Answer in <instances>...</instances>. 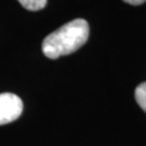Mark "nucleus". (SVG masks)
<instances>
[{"mask_svg": "<svg viewBox=\"0 0 146 146\" xmlns=\"http://www.w3.org/2000/svg\"><path fill=\"white\" fill-rule=\"evenodd\" d=\"M88 38V22L76 19L48 35L42 41V52L47 58L55 60L77 51L87 42Z\"/></svg>", "mask_w": 146, "mask_h": 146, "instance_id": "nucleus-1", "label": "nucleus"}, {"mask_svg": "<svg viewBox=\"0 0 146 146\" xmlns=\"http://www.w3.org/2000/svg\"><path fill=\"white\" fill-rule=\"evenodd\" d=\"M123 1L132 5H140L142 3H144L146 0H123Z\"/></svg>", "mask_w": 146, "mask_h": 146, "instance_id": "nucleus-5", "label": "nucleus"}, {"mask_svg": "<svg viewBox=\"0 0 146 146\" xmlns=\"http://www.w3.org/2000/svg\"><path fill=\"white\" fill-rule=\"evenodd\" d=\"M23 8L29 11H39L47 5V0H17Z\"/></svg>", "mask_w": 146, "mask_h": 146, "instance_id": "nucleus-3", "label": "nucleus"}, {"mask_svg": "<svg viewBox=\"0 0 146 146\" xmlns=\"http://www.w3.org/2000/svg\"><path fill=\"white\" fill-rule=\"evenodd\" d=\"M23 111L22 100L13 93H0V125L16 120Z\"/></svg>", "mask_w": 146, "mask_h": 146, "instance_id": "nucleus-2", "label": "nucleus"}, {"mask_svg": "<svg viewBox=\"0 0 146 146\" xmlns=\"http://www.w3.org/2000/svg\"><path fill=\"white\" fill-rule=\"evenodd\" d=\"M135 100L140 107L146 113V82H142L136 87Z\"/></svg>", "mask_w": 146, "mask_h": 146, "instance_id": "nucleus-4", "label": "nucleus"}]
</instances>
